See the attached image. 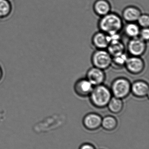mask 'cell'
Instances as JSON below:
<instances>
[{"label": "cell", "mask_w": 149, "mask_h": 149, "mask_svg": "<svg viewBox=\"0 0 149 149\" xmlns=\"http://www.w3.org/2000/svg\"><path fill=\"white\" fill-rule=\"evenodd\" d=\"M80 149H95L91 144H85L82 145Z\"/></svg>", "instance_id": "7402d4cb"}, {"label": "cell", "mask_w": 149, "mask_h": 149, "mask_svg": "<svg viewBox=\"0 0 149 149\" xmlns=\"http://www.w3.org/2000/svg\"><path fill=\"white\" fill-rule=\"evenodd\" d=\"M123 26L122 17L114 12H110L100 17L98 22L100 31L109 36L120 33Z\"/></svg>", "instance_id": "6da1fadb"}, {"label": "cell", "mask_w": 149, "mask_h": 149, "mask_svg": "<svg viewBox=\"0 0 149 149\" xmlns=\"http://www.w3.org/2000/svg\"><path fill=\"white\" fill-rule=\"evenodd\" d=\"M142 14L141 11L139 8L130 5L123 9L122 17L127 22H136Z\"/></svg>", "instance_id": "8fae6325"}, {"label": "cell", "mask_w": 149, "mask_h": 149, "mask_svg": "<svg viewBox=\"0 0 149 149\" xmlns=\"http://www.w3.org/2000/svg\"><path fill=\"white\" fill-rule=\"evenodd\" d=\"M123 28L124 33L129 38H134L139 37L141 28L137 23H127L125 26H123Z\"/></svg>", "instance_id": "9a60e30c"}, {"label": "cell", "mask_w": 149, "mask_h": 149, "mask_svg": "<svg viewBox=\"0 0 149 149\" xmlns=\"http://www.w3.org/2000/svg\"><path fill=\"white\" fill-rule=\"evenodd\" d=\"M124 67L131 74H138L144 70L145 64L141 57L130 56L128 57Z\"/></svg>", "instance_id": "8992f818"}, {"label": "cell", "mask_w": 149, "mask_h": 149, "mask_svg": "<svg viewBox=\"0 0 149 149\" xmlns=\"http://www.w3.org/2000/svg\"><path fill=\"white\" fill-rule=\"evenodd\" d=\"M148 83L143 80H138L131 83V93L138 98H143L148 96Z\"/></svg>", "instance_id": "30bf717a"}, {"label": "cell", "mask_w": 149, "mask_h": 149, "mask_svg": "<svg viewBox=\"0 0 149 149\" xmlns=\"http://www.w3.org/2000/svg\"><path fill=\"white\" fill-rule=\"evenodd\" d=\"M92 41L96 49H106L110 42V38L108 35L100 31L93 36Z\"/></svg>", "instance_id": "7c38bea8"}, {"label": "cell", "mask_w": 149, "mask_h": 149, "mask_svg": "<svg viewBox=\"0 0 149 149\" xmlns=\"http://www.w3.org/2000/svg\"><path fill=\"white\" fill-rule=\"evenodd\" d=\"M112 56L106 49H96L91 58L94 67L105 70L111 66Z\"/></svg>", "instance_id": "277c9868"}, {"label": "cell", "mask_w": 149, "mask_h": 149, "mask_svg": "<svg viewBox=\"0 0 149 149\" xmlns=\"http://www.w3.org/2000/svg\"><path fill=\"white\" fill-rule=\"evenodd\" d=\"M86 78L95 86L104 83L106 80V74L103 70L93 66L87 71Z\"/></svg>", "instance_id": "ba28073f"}, {"label": "cell", "mask_w": 149, "mask_h": 149, "mask_svg": "<svg viewBox=\"0 0 149 149\" xmlns=\"http://www.w3.org/2000/svg\"><path fill=\"white\" fill-rule=\"evenodd\" d=\"M109 36L110 42L106 50L111 56H115L125 53V46L121 39L120 33Z\"/></svg>", "instance_id": "52a82bcc"}, {"label": "cell", "mask_w": 149, "mask_h": 149, "mask_svg": "<svg viewBox=\"0 0 149 149\" xmlns=\"http://www.w3.org/2000/svg\"><path fill=\"white\" fill-rule=\"evenodd\" d=\"M93 8L94 13L101 17L111 12L112 6L108 0H96Z\"/></svg>", "instance_id": "4fadbf2b"}, {"label": "cell", "mask_w": 149, "mask_h": 149, "mask_svg": "<svg viewBox=\"0 0 149 149\" xmlns=\"http://www.w3.org/2000/svg\"><path fill=\"white\" fill-rule=\"evenodd\" d=\"M128 57V56L125 52L121 55L112 57L111 66L116 70L122 69L125 66Z\"/></svg>", "instance_id": "e0dca14e"}, {"label": "cell", "mask_w": 149, "mask_h": 149, "mask_svg": "<svg viewBox=\"0 0 149 149\" xmlns=\"http://www.w3.org/2000/svg\"><path fill=\"white\" fill-rule=\"evenodd\" d=\"M136 23L141 28H149V15L147 14H142Z\"/></svg>", "instance_id": "ffe728a7"}, {"label": "cell", "mask_w": 149, "mask_h": 149, "mask_svg": "<svg viewBox=\"0 0 149 149\" xmlns=\"http://www.w3.org/2000/svg\"><path fill=\"white\" fill-rule=\"evenodd\" d=\"M131 83L125 77H118L115 79L110 89L114 97L123 99L127 97L131 93Z\"/></svg>", "instance_id": "3957f363"}, {"label": "cell", "mask_w": 149, "mask_h": 149, "mask_svg": "<svg viewBox=\"0 0 149 149\" xmlns=\"http://www.w3.org/2000/svg\"><path fill=\"white\" fill-rule=\"evenodd\" d=\"M89 96L93 106L98 108H103L107 106L113 95L110 88L103 84L94 87Z\"/></svg>", "instance_id": "7a4b0ae2"}, {"label": "cell", "mask_w": 149, "mask_h": 149, "mask_svg": "<svg viewBox=\"0 0 149 149\" xmlns=\"http://www.w3.org/2000/svg\"><path fill=\"white\" fill-rule=\"evenodd\" d=\"M107 107L110 112L114 113H118L122 111L124 103L122 99L113 96Z\"/></svg>", "instance_id": "2e32d148"}, {"label": "cell", "mask_w": 149, "mask_h": 149, "mask_svg": "<svg viewBox=\"0 0 149 149\" xmlns=\"http://www.w3.org/2000/svg\"><path fill=\"white\" fill-rule=\"evenodd\" d=\"M3 75V72L2 70V68H1V66H0V81L1 80L2 77Z\"/></svg>", "instance_id": "603a6c76"}, {"label": "cell", "mask_w": 149, "mask_h": 149, "mask_svg": "<svg viewBox=\"0 0 149 149\" xmlns=\"http://www.w3.org/2000/svg\"><path fill=\"white\" fill-rule=\"evenodd\" d=\"M11 10V4L8 0H0V18L8 16Z\"/></svg>", "instance_id": "d6986e66"}, {"label": "cell", "mask_w": 149, "mask_h": 149, "mask_svg": "<svg viewBox=\"0 0 149 149\" xmlns=\"http://www.w3.org/2000/svg\"><path fill=\"white\" fill-rule=\"evenodd\" d=\"M147 42L140 37L130 38L127 45V50L130 56L141 57L146 52Z\"/></svg>", "instance_id": "5b68a950"}, {"label": "cell", "mask_w": 149, "mask_h": 149, "mask_svg": "<svg viewBox=\"0 0 149 149\" xmlns=\"http://www.w3.org/2000/svg\"><path fill=\"white\" fill-rule=\"evenodd\" d=\"M101 116L95 113L88 114L84 119L85 126L90 130H95L99 128L101 124Z\"/></svg>", "instance_id": "5bb4252c"}, {"label": "cell", "mask_w": 149, "mask_h": 149, "mask_svg": "<svg viewBox=\"0 0 149 149\" xmlns=\"http://www.w3.org/2000/svg\"><path fill=\"white\" fill-rule=\"evenodd\" d=\"M139 37L146 42H148L149 39V28H142L141 29Z\"/></svg>", "instance_id": "44dd1931"}, {"label": "cell", "mask_w": 149, "mask_h": 149, "mask_svg": "<svg viewBox=\"0 0 149 149\" xmlns=\"http://www.w3.org/2000/svg\"><path fill=\"white\" fill-rule=\"evenodd\" d=\"M92 84L86 79H80L77 81L74 86L75 93L81 97L89 96L94 88Z\"/></svg>", "instance_id": "9c48e42d"}, {"label": "cell", "mask_w": 149, "mask_h": 149, "mask_svg": "<svg viewBox=\"0 0 149 149\" xmlns=\"http://www.w3.org/2000/svg\"><path fill=\"white\" fill-rule=\"evenodd\" d=\"M117 120L113 116H108L102 119L101 124L107 130H113L117 126Z\"/></svg>", "instance_id": "ac0fdd59"}]
</instances>
